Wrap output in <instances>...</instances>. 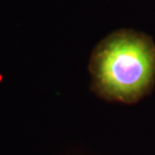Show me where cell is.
Wrapping results in <instances>:
<instances>
[{
  "label": "cell",
  "mask_w": 155,
  "mask_h": 155,
  "mask_svg": "<svg viewBox=\"0 0 155 155\" xmlns=\"http://www.w3.org/2000/svg\"><path fill=\"white\" fill-rule=\"evenodd\" d=\"M91 90L111 102L133 105L155 87V43L137 30L120 29L94 47L89 63Z\"/></svg>",
  "instance_id": "1"
}]
</instances>
